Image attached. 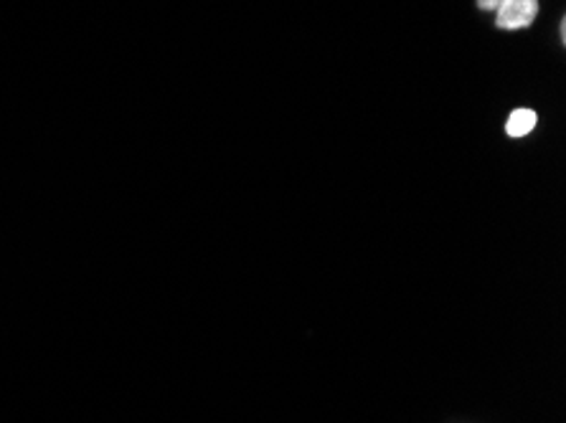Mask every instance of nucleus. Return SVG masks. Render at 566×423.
<instances>
[{"instance_id": "1", "label": "nucleus", "mask_w": 566, "mask_h": 423, "mask_svg": "<svg viewBox=\"0 0 566 423\" xmlns=\"http://www.w3.org/2000/svg\"><path fill=\"white\" fill-rule=\"evenodd\" d=\"M538 13V0H503L495 11V23L505 31H518L534 23Z\"/></svg>"}, {"instance_id": "2", "label": "nucleus", "mask_w": 566, "mask_h": 423, "mask_svg": "<svg viewBox=\"0 0 566 423\" xmlns=\"http://www.w3.org/2000/svg\"><path fill=\"white\" fill-rule=\"evenodd\" d=\"M534 127H536V112L516 109L509 117V123H505V133H509L511 137H523V135H528Z\"/></svg>"}, {"instance_id": "3", "label": "nucleus", "mask_w": 566, "mask_h": 423, "mask_svg": "<svg viewBox=\"0 0 566 423\" xmlns=\"http://www.w3.org/2000/svg\"><path fill=\"white\" fill-rule=\"evenodd\" d=\"M503 0H478V6L483 8V11H499V6Z\"/></svg>"}]
</instances>
